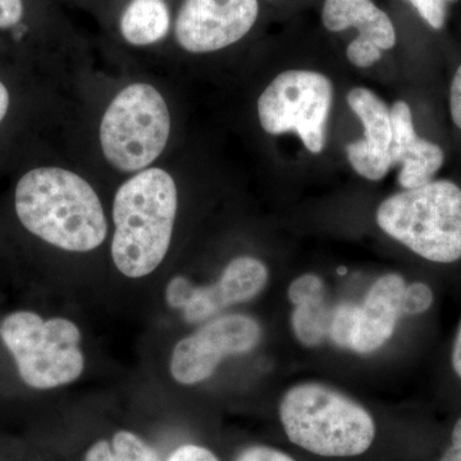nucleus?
I'll list each match as a JSON object with an SVG mask.
<instances>
[{
    "instance_id": "obj_1",
    "label": "nucleus",
    "mask_w": 461,
    "mask_h": 461,
    "mask_svg": "<svg viewBox=\"0 0 461 461\" xmlns=\"http://www.w3.org/2000/svg\"><path fill=\"white\" fill-rule=\"evenodd\" d=\"M14 205L27 230L63 250L87 253L107 239L98 194L67 169L41 167L27 172L18 181Z\"/></svg>"
},
{
    "instance_id": "obj_2",
    "label": "nucleus",
    "mask_w": 461,
    "mask_h": 461,
    "mask_svg": "<svg viewBox=\"0 0 461 461\" xmlns=\"http://www.w3.org/2000/svg\"><path fill=\"white\" fill-rule=\"evenodd\" d=\"M177 187L168 172L147 168L115 194L111 253L118 271L141 278L156 271L171 245Z\"/></svg>"
},
{
    "instance_id": "obj_3",
    "label": "nucleus",
    "mask_w": 461,
    "mask_h": 461,
    "mask_svg": "<svg viewBox=\"0 0 461 461\" xmlns=\"http://www.w3.org/2000/svg\"><path fill=\"white\" fill-rule=\"evenodd\" d=\"M280 418L293 444L320 456H357L375 441L372 415L350 397L321 384L290 388L282 397Z\"/></svg>"
},
{
    "instance_id": "obj_4",
    "label": "nucleus",
    "mask_w": 461,
    "mask_h": 461,
    "mask_svg": "<svg viewBox=\"0 0 461 461\" xmlns=\"http://www.w3.org/2000/svg\"><path fill=\"white\" fill-rule=\"evenodd\" d=\"M375 221L386 235L423 259L441 264L461 259V187L453 180L435 178L388 196Z\"/></svg>"
},
{
    "instance_id": "obj_5",
    "label": "nucleus",
    "mask_w": 461,
    "mask_h": 461,
    "mask_svg": "<svg viewBox=\"0 0 461 461\" xmlns=\"http://www.w3.org/2000/svg\"><path fill=\"white\" fill-rule=\"evenodd\" d=\"M0 339L27 386L50 390L83 375L81 332L66 318L44 320L33 312H14L0 321Z\"/></svg>"
},
{
    "instance_id": "obj_6",
    "label": "nucleus",
    "mask_w": 461,
    "mask_h": 461,
    "mask_svg": "<svg viewBox=\"0 0 461 461\" xmlns=\"http://www.w3.org/2000/svg\"><path fill=\"white\" fill-rule=\"evenodd\" d=\"M171 133L165 98L148 84L124 87L112 100L100 123L105 159L122 172H140L163 153Z\"/></svg>"
},
{
    "instance_id": "obj_7",
    "label": "nucleus",
    "mask_w": 461,
    "mask_h": 461,
    "mask_svg": "<svg viewBox=\"0 0 461 461\" xmlns=\"http://www.w3.org/2000/svg\"><path fill=\"white\" fill-rule=\"evenodd\" d=\"M333 95L329 76L312 69L281 72L258 99L260 126L272 136L295 133L318 156L326 149Z\"/></svg>"
},
{
    "instance_id": "obj_8",
    "label": "nucleus",
    "mask_w": 461,
    "mask_h": 461,
    "mask_svg": "<svg viewBox=\"0 0 461 461\" xmlns=\"http://www.w3.org/2000/svg\"><path fill=\"white\" fill-rule=\"evenodd\" d=\"M262 329L245 314L212 318L193 335L182 339L172 351L169 371L178 384H200L211 377L230 355L247 354L259 344Z\"/></svg>"
},
{
    "instance_id": "obj_9",
    "label": "nucleus",
    "mask_w": 461,
    "mask_h": 461,
    "mask_svg": "<svg viewBox=\"0 0 461 461\" xmlns=\"http://www.w3.org/2000/svg\"><path fill=\"white\" fill-rule=\"evenodd\" d=\"M268 282V269L262 260L239 257L230 260L220 280L209 286H195L177 276L167 285L166 302L180 309L185 321L200 323L215 317L230 305L241 304L262 293Z\"/></svg>"
},
{
    "instance_id": "obj_10",
    "label": "nucleus",
    "mask_w": 461,
    "mask_h": 461,
    "mask_svg": "<svg viewBox=\"0 0 461 461\" xmlns=\"http://www.w3.org/2000/svg\"><path fill=\"white\" fill-rule=\"evenodd\" d=\"M258 14V0H185L176 18V39L189 53H213L245 38Z\"/></svg>"
},
{
    "instance_id": "obj_11",
    "label": "nucleus",
    "mask_w": 461,
    "mask_h": 461,
    "mask_svg": "<svg viewBox=\"0 0 461 461\" xmlns=\"http://www.w3.org/2000/svg\"><path fill=\"white\" fill-rule=\"evenodd\" d=\"M346 103L363 124V139L346 147V157L357 175L368 181H381L393 168L390 156L393 123L390 107L368 87H353Z\"/></svg>"
},
{
    "instance_id": "obj_12",
    "label": "nucleus",
    "mask_w": 461,
    "mask_h": 461,
    "mask_svg": "<svg viewBox=\"0 0 461 461\" xmlns=\"http://www.w3.org/2000/svg\"><path fill=\"white\" fill-rule=\"evenodd\" d=\"M390 112L393 123L390 156L393 166L400 167L397 176L400 186L411 190L435 180L444 167V149L418 135L411 105L405 100H396Z\"/></svg>"
},
{
    "instance_id": "obj_13",
    "label": "nucleus",
    "mask_w": 461,
    "mask_h": 461,
    "mask_svg": "<svg viewBox=\"0 0 461 461\" xmlns=\"http://www.w3.org/2000/svg\"><path fill=\"white\" fill-rule=\"evenodd\" d=\"M405 286V280L396 273L382 276L373 284L359 306L351 350L371 354L393 338L402 315Z\"/></svg>"
},
{
    "instance_id": "obj_14",
    "label": "nucleus",
    "mask_w": 461,
    "mask_h": 461,
    "mask_svg": "<svg viewBox=\"0 0 461 461\" xmlns=\"http://www.w3.org/2000/svg\"><path fill=\"white\" fill-rule=\"evenodd\" d=\"M321 23L330 32L357 30L359 36L351 41L381 51L393 50L396 45L395 26L386 12L372 0H324Z\"/></svg>"
},
{
    "instance_id": "obj_15",
    "label": "nucleus",
    "mask_w": 461,
    "mask_h": 461,
    "mask_svg": "<svg viewBox=\"0 0 461 461\" xmlns=\"http://www.w3.org/2000/svg\"><path fill=\"white\" fill-rule=\"evenodd\" d=\"M171 27V14L163 0H132L121 17L124 41L145 47L162 41Z\"/></svg>"
},
{
    "instance_id": "obj_16",
    "label": "nucleus",
    "mask_w": 461,
    "mask_h": 461,
    "mask_svg": "<svg viewBox=\"0 0 461 461\" xmlns=\"http://www.w3.org/2000/svg\"><path fill=\"white\" fill-rule=\"evenodd\" d=\"M332 311L326 299L313 300L295 305L293 312L294 333L303 345L315 348L329 338Z\"/></svg>"
},
{
    "instance_id": "obj_17",
    "label": "nucleus",
    "mask_w": 461,
    "mask_h": 461,
    "mask_svg": "<svg viewBox=\"0 0 461 461\" xmlns=\"http://www.w3.org/2000/svg\"><path fill=\"white\" fill-rule=\"evenodd\" d=\"M359 305L353 303H341L332 311L330 321L329 338L339 348H350L357 330Z\"/></svg>"
},
{
    "instance_id": "obj_18",
    "label": "nucleus",
    "mask_w": 461,
    "mask_h": 461,
    "mask_svg": "<svg viewBox=\"0 0 461 461\" xmlns=\"http://www.w3.org/2000/svg\"><path fill=\"white\" fill-rule=\"evenodd\" d=\"M118 461H159L158 454L135 433L120 430L112 441Z\"/></svg>"
},
{
    "instance_id": "obj_19",
    "label": "nucleus",
    "mask_w": 461,
    "mask_h": 461,
    "mask_svg": "<svg viewBox=\"0 0 461 461\" xmlns=\"http://www.w3.org/2000/svg\"><path fill=\"white\" fill-rule=\"evenodd\" d=\"M288 299L294 305L303 304L313 300L326 299V288L320 276L308 273L300 276L288 287Z\"/></svg>"
},
{
    "instance_id": "obj_20",
    "label": "nucleus",
    "mask_w": 461,
    "mask_h": 461,
    "mask_svg": "<svg viewBox=\"0 0 461 461\" xmlns=\"http://www.w3.org/2000/svg\"><path fill=\"white\" fill-rule=\"evenodd\" d=\"M433 304V291L423 282L406 285L402 302V315H418L429 311Z\"/></svg>"
},
{
    "instance_id": "obj_21",
    "label": "nucleus",
    "mask_w": 461,
    "mask_h": 461,
    "mask_svg": "<svg viewBox=\"0 0 461 461\" xmlns=\"http://www.w3.org/2000/svg\"><path fill=\"white\" fill-rule=\"evenodd\" d=\"M420 16L435 30H441L446 21L445 0H408Z\"/></svg>"
},
{
    "instance_id": "obj_22",
    "label": "nucleus",
    "mask_w": 461,
    "mask_h": 461,
    "mask_svg": "<svg viewBox=\"0 0 461 461\" xmlns=\"http://www.w3.org/2000/svg\"><path fill=\"white\" fill-rule=\"evenodd\" d=\"M448 112L455 129L461 133V63L455 69L448 87Z\"/></svg>"
},
{
    "instance_id": "obj_23",
    "label": "nucleus",
    "mask_w": 461,
    "mask_h": 461,
    "mask_svg": "<svg viewBox=\"0 0 461 461\" xmlns=\"http://www.w3.org/2000/svg\"><path fill=\"white\" fill-rule=\"evenodd\" d=\"M236 461H295L287 454L267 446H254L242 451Z\"/></svg>"
},
{
    "instance_id": "obj_24",
    "label": "nucleus",
    "mask_w": 461,
    "mask_h": 461,
    "mask_svg": "<svg viewBox=\"0 0 461 461\" xmlns=\"http://www.w3.org/2000/svg\"><path fill=\"white\" fill-rule=\"evenodd\" d=\"M168 461H220L208 448L198 445H185L169 456Z\"/></svg>"
},
{
    "instance_id": "obj_25",
    "label": "nucleus",
    "mask_w": 461,
    "mask_h": 461,
    "mask_svg": "<svg viewBox=\"0 0 461 461\" xmlns=\"http://www.w3.org/2000/svg\"><path fill=\"white\" fill-rule=\"evenodd\" d=\"M23 16V0H0V29L16 26Z\"/></svg>"
},
{
    "instance_id": "obj_26",
    "label": "nucleus",
    "mask_w": 461,
    "mask_h": 461,
    "mask_svg": "<svg viewBox=\"0 0 461 461\" xmlns=\"http://www.w3.org/2000/svg\"><path fill=\"white\" fill-rule=\"evenodd\" d=\"M85 461H118L113 447L105 439L96 442L89 448Z\"/></svg>"
},
{
    "instance_id": "obj_27",
    "label": "nucleus",
    "mask_w": 461,
    "mask_h": 461,
    "mask_svg": "<svg viewBox=\"0 0 461 461\" xmlns=\"http://www.w3.org/2000/svg\"><path fill=\"white\" fill-rule=\"evenodd\" d=\"M439 461H461V418L455 424L450 447Z\"/></svg>"
},
{
    "instance_id": "obj_28",
    "label": "nucleus",
    "mask_w": 461,
    "mask_h": 461,
    "mask_svg": "<svg viewBox=\"0 0 461 461\" xmlns=\"http://www.w3.org/2000/svg\"><path fill=\"white\" fill-rule=\"evenodd\" d=\"M453 366L454 371L459 375L461 379V323L459 327V330H457L456 339H455V344L453 348Z\"/></svg>"
},
{
    "instance_id": "obj_29",
    "label": "nucleus",
    "mask_w": 461,
    "mask_h": 461,
    "mask_svg": "<svg viewBox=\"0 0 461 461\" xmlns=\"http://www.w3.org/2000/svg\"><path fill=\"white\" fill-rule=\"evenodd\" d=\"M9 108V93L7 87L0 81V122L5 120L8 113Z\"/></svg>"
},
{
    "instance_id": "obj_30",
    "label": "nucleus",
    "mask_w": 461,
    "mask_h": 461,
    "mask_svg": "<svg viewBox=\"0 0 461 461\" xmlns=\"http://www.w3.org/2000/svg\"><path fill=\"white\" fill-rule=\"evenodd\" d=\"M339 272L341 273V275H344V273H346V269L345 268L339 269Z\"/></svg>"
},
{
    "instance_id": "obj_31",
    "label": "nucleus",
    "mask_w": 461,
    "mask_h": 461,
    "mask_svg": "<svg viewBox=\"0 0 461 461\" xmlns=\"http://www.w3.org/2000/svg\"><path fill=\"white\" fill-rule=\"evenodd\" d=\"M445 2H454V0H445Z\"/></svg>"
}]
</instances>
